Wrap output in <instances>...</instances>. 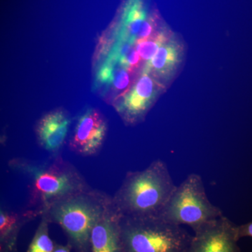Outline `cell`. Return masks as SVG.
<instances>
[{"mask_svg":"<svg viewBox=\"0 0 252 252\" xmlns=\"http://www.w3.org/2000/svg\"><path fill=\"white\" fill-rule=\"evenodd\" d=\"M107 123L104 116L95 109L82 113L69 140V147L74 153L90 157L99 152L107 135Z\"/></svg>","mask_w":252,"mask_h":252,"instance_id":"obj_8","label":"cell"},{"mask_svg":"<svg viewBox=\"0 0 252 252\" xmlns=\"http://www.w3.org/2000/svg\"><path fill=\"white\" fill-rule=\"evenodd\" d=\"M72 250V249L71 248L70 245L68 243L66 245L56 244V248H55L54 252H71Z\"/></svg>","mask_w":252,"mask_h":252,"instance_id":"obj_18","label":"cell"},{"mask_svg":"<svg viewBox=\"0 0 252 252\" xmlns=\"http://www.w3.org/2000/svg\"><path fill=\"white\" fill-rule=\"evenodd\" d=\"M237 226L222 215L194 230L186 252H240Z\"/></svg>","mask_w":252,"mask_h":252,"instance_id":"obj_7","label":"cell"},{"mask_svg":"<svg viewBox=\"0 0 252 252\" xmlns=\"http://www.w3.org/2000/svg\"><path fill=\"white\" fill-rule=\"evenodd\" d=\"M10 168L28 180L29 200L26 210L41 216L55 203L90 188L74 165L54 155L42 162L14 158Z\"/></svg>","mask_w":252,"mask_h":252,"instance_id":"obj_1","label":"cell"},{"mask_svg":"<svg viewBox=\"0 0 252 252\" xmlns=\"http://www.w3.org/2000/svg\"><path fill=\"white\" fill-rule=\"evenodd\" d=\"M174 37L172 36L150 61L146 62L142 69L160 82L172 79L183 61V45Z\"/></svg>","mask_w":252,"mask_h":252,"instance_id":"obj_12","label":"cell"},{"mask_svg":"<svg viewBox=\"0 0 252 252\" xmlns=\"http://www.w3.org/2000/svg\"><path fill=\"white\" fill-rule=\"evenodd\" d=\"M155 11L151 7L150 0H124L114 23V40L135 45L141 28Z\"/></svg>","mask_w":252,"mask_h":252,"instance_id":"obj_9","label":"cell"},{"mask_svg":"<svg viewBox=\"0 0 252 252\" xmlns=\"http://www.w3.org/2000/svg\"><path fill=\"white\" fill-rule=\"evenodd\" d=\"M70 118L63 109H56L41 118L36 127L38 143L49 153L59 155L67 137Z\"/></svg>","mask_w":252,"mask_h":252,"instance_id":"obj_11","label":"cell"},{"mask_svg":"<svg viewBox=\"0 0 252 252\" xmlns=\"http://www.w3.org/2000/svg\"><path fill=\"white\" fill-rule=\"evenodd\" d=\"M176 187L166 164L158 159L143 170L127 172L112 205L121 217H161Z\"/></svg>","mask_w":252,"mask_h":252,"instance_id":"obj_2","label":"cell"},{"mask_svg":"<svg viewBox=\"0 0 252 252\" xmlns=\"http://www.w3.org/2000/svg\"><path fill=\"white\" fill-rule=\"evenodd\" d=\"M239 238L244 237H250L252 238V221L245 224L238 225L237 226Z\"/></svg>","mask_w":252,"mask_h":252,"instance_id":"obj_17","label":"cell"},{"mask_svg":"<svg viewBox=\"0 0 252 252\" xmlns=\"http://www.w3.org/2000/svg\"><path fill=\"white\" fill-rule=\"evenodd\" d=\"M40 223L36 228L34 237L27 252H54L56 244L50 238L49 220L45 216H41Z\"/></svg>","mask_w":252,"mask_h":252,"instance_id":"obj_16","label":"cell"},{"mask_svg":"<svg viewBox=\"0 0 252 252\" xmlns=\"http://www.w3.org/2000/svg\"><path fill=\"white\" fill-rule=\"evenodd\" d=\"M173 33L163 24L158 30L148 39L138 40L135 43V49L140 55L141 60L144 61H150L155 56L159 49L165 43H166L172 36Z\"/></svg>","mask_w":252,"mask_h":252,"instance_id":"obj_15","label":"cell"},{"mask_svg":"<svg viewBox=\"0 0 252 252\" xmlns=\"http://www.w3.org/2000/svg\"><path fill=\"white\" fill-rule=\"evenodd\" d=\"M111 203L112 197L89 188L60 200L41 216L62 228L75 252H89L93 228Z\"/></svg>","mask_w":252,"mask_h":252,"instance_id":"obj_3","label":"cell"},{"mask_svg":"<svg viewBox=\"0 0 252 252\" xmlns=\"http://www.w3.org/2000/svg\"><path fill=\"white\" fill-rule=\"evenodd\" d=\"M120 220L121 215L113 208L111 203L93 228L89 252H126Z\"/></svg>","mask_w":252,"mask_h":252,"instance_id":"obj_10","label":"cell"},{"mask_svg":"<svg viewBox=\"0 0 252 252\" xmlns=\"http://www.w3.org/2000/svg\"><path fill=\"white\" fill-rule=\"evenodd\" d=\"M129 73L119 63L104 59L96 74V84L104 89L121 93L130 85Z\"/></svg>","mask_w":252,"mask_h":252,"instance_id":"obj_14","label":"cell"},{"mask_svg":"<svg viewBox=\"0 0 252 252\" xmlns=\"http://www.w3.org/2000/svg\"><path fill=\"white\" fill-rule=\"evenodd\" d=\"M162 89L161 83L142 71L134 85L116 100L114 107L126 124L142 121Z\"/></svg>","mask_w":252,"mask_h":252,"instance_id":"obj_6","label":"cell"},{"mask_svg":"<svg viewBox=\"0 0 252 252\" xmlns=\"http://www.w3.org/2000/svg\"><path fill=\"white\" fill-rule=\"evenodd\" d=\"M36 217L34 212L26 210L22 213L0 211V250L1 252H17V239L21 227Z\"/></svg>","mask_w":252,"mask_h":252,"instance_id":"obj_13","label":"cell"},{"mask_svg":"<svg viewBox=\"0 0 252 252\" xmlns=\"http://www.w3.org/2000/svg\"><path fill=\"white\" fill-rule=\"evenodd\" d=\"M126 252H186L192 237L162 217H121Z\"/></svg>","mask_w":252,"mask_h":252,"instance_id":"obj_4","label":"cell"},{"mask_svg":"<svg viewBox=\"0 0 252 252\" xmlns=\"http://www.w3.org/2000/svg\"><path fill=\"white\" fill-rule=\"evenodd\" d=\"M222 215L221 210L207 198L201 177L193 173L176 187L161 217L175 224L189 225L195 230Z\"/></svg>","mask_w":252,"mask_h":252,"instance_id":"obj_5","label":"cell"}]
</instances>
